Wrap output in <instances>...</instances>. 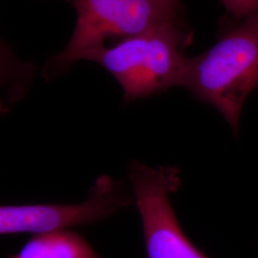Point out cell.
<instances>
[{
  "label": "cell",
  "instance_id": "5",
  "mask_svg": "<svg viewBox=\"0 0 258 258\" xmlns=\"http://www.w3.org/2000/svg\"><path fill=\"white\" fill-rule=\"evenodd\" d=\"M134 205V197L123 182L101 176L91 186L87 199L81 203L0 206V235L37 234L91 225Z\"/></svg>",
  "mask_w": 258,
  "mask_h": 258
},
{
  "label": "cell",
  "instance_id": "9",
  "mask_svg": "<svg viewBox=\"0 0 258 258\" xmlns=\"http://www.w3.org/2000/svg\"><path fill=\"white\" fill-rule=\"evenodd\" d=\"M165 1L168 2V3H171V4H173V5H175V6H178V7H181L180 0H165Z\"/></svg>",
  "mask_w": 258,
  "mask_h": 258
},
{
  "label": "cell",
  "instance_id": "1",
  "mask_svg": "<svg viewBox=\"0 0 258 258\" xmlns=\"http://www.w3.org/2000/svg\"><path fill=\"white\" fill-rule=\"evenodd\" d=\"M182 86L216 108L233 132L244 103L258 89V24L252 15L201 55L187 57Z\"/></svg>",
  "mask_w": 258,
  "mask_h": 258
},
{
  "label": "cell",
  "instance_id": "10",
  "mask_svg": "<svg viewBox=\"0 0 258 258\" xmlns=\"http://www.w3.org/2000/svg\"><path fill=\"white\" fill-rule=\"evenodd\" d=\"M255 16H256V19H257V24H258V13H257V14H255Z\"/></svg>",
  "mask_w": 258,
  "mask_h": 258
},
{
  "label": "cell",
  "instance_id": "3",
  "mask_svg": "<svg viewBox=\"0 0 258 258\" xmlns=\"http://www.w3.org/2000/svg\"><path fill=\"white\" fill-rule=\"evenodd\" d=\"M77 11L73 35L60 54L50 61L47 78L67 70L105 46L111 37H131L169 23H180L181 7L165 0H70Z\"/></svg>",
  "mask_w": 258,
  "mask_h": 258
},
{
  "label": "cell",
  "instance_id": "7",
  "mask_svg": "<svg viewBox=\"0 0 258 258\" xmlns=\"http://www.w3.org/2000/svg\"><path fill=\"white\" fill-rule=\"evenodd\" d=\"M33 73L31 65L20 62L0 41V114L7 113L24 97Z\"/></svg>",
  "mask_w": 258,
  "mask_h": 258
},
{
  "label": "cell",
  "instance_id": "2",
  "mask_svg": "<svg viewBox=\"0 0 258 258\" xmlns=\"http://www.w3.org/2000/svg\"><path fill=\"white\" fill-rule=\"evenodd\" d=\"M188 38L182 22L169 23L99 48L85 59L105 68L120 84L124 101L133 102L182 86Z\"/></svg>",
  "mask_w": 258,
  "mask_h": 258
},
{
  "label": "cell",
  "instance_id": "8",
  "mask_svg": "<svg viewBox=\"0 0 258 258\" xmlns=\"http://www.w3.org/2000/svg\"><path fill=\"white\" fill-rule=\"evenodd\" d=\"M228 12L234 18L248 19L258 13V0H221Z\"/></svg>",
  "mask_w": 258,
  "mask_h": 258
},
{
  "label": "cell",
  "instance_id": "4",
  "mask_svg": "<svg viewBox=\"0 0 258 258\" xmlns=\"http://www.w3.org/2000/svg\"><path fill=\"white\" fill-rule=\"evenodd\" d=\"M148 258H208L182 230L170 196L181 184L177 167H151L133 162L129 168Z\"/></svg>",
  "mask_w": 258,
  "mask_h": 258
},
{
  "label": "cell",
  "instance_id": "6",
  "mask_svg": "<svg viewBox=\"0 0 258 258\" xmlns=\"http://www.w3.org/2000/svg\"><path fill=\"white\" fill-rule=\"evenodd\" d=\"M8 258H102L90 243L71 229L35 234L22 249Z\"/></svg>",
  "mask_w": 258,
  "mask_h": 258
}]
</instances>
